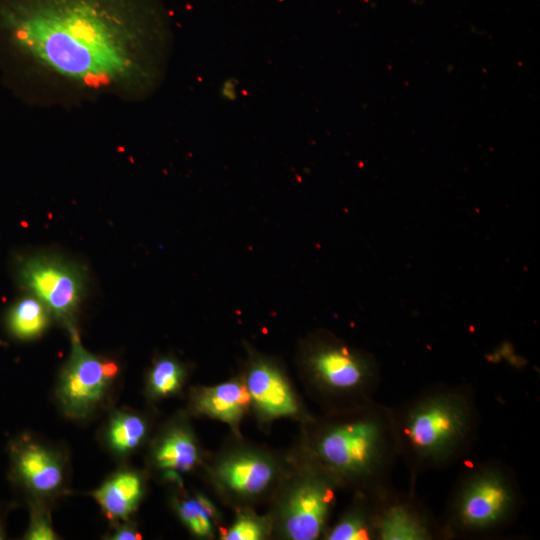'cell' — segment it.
<instances>
[{"instance_id": "cell-20", "label": "cell", "mask_w": 540, "mask_h": 540, "mask_svg": "<svg viewBox=\"0 0 540 540\" xmlns=\"http://www.w3.org/2000/svg\"><path fill=\"white\" fill-rule=\"evenodd\" d=\"M177 512L185 525L197 536L206 537L212 533L211 518L215 514L213 504L204 496L187 499L176 505Z\"/></svg>"}, {"instance_id": "cell-16", "label": "cell", "mask_w": 540, "mask_h": 540, "mask_svg": "<svg viewBox=\"0 0 540 540\" xmlns=\"http://www.w3.org/2000/svg\"><path fill=\"white\" fill-rule=\"evenodd\" d=\"M51 314L41 300L30 294L12 306L7 318L8 327L20 339H33L49 326Z\"/></svg>"}, {"instance_id": "cell-9", "label": "cell", "mask_w": 540, "mask_h": 540, "mask_svg": "<svg viewBox=\"0 0 540 540\" xmlns=\"http://www.w3.org/2000/svg\"><path fill=\"white\" fill-rule=\"evenodd\" d=\"M246 387L251 400L266 416H289L298 411L297 402L285 378L269 361L255 359L252 362Z\"/></svg>"}, {"instance_id": "cell-24", "label": "cell", "mask_w": 540, "mask_h": 540, "mask_svg": "<svg viewBox=\"0 0 540 540\" xmlns=\"http://www.w3.org/2000/svg\"><path fill=\"white\" fill-rule=\"evenodd\" d=\"M1 538H2V532H1V530H0V539H1Z\"/></svg>"}, {"instance_id": "cell-14", "label": "cell", "mask_w": 540, "mask_h": 540, "mask_svg": "<svg viewBox=\"0 0 540 540\" xmlns=\"http://www.w3.org/2000/svg\"><path fill=\"white\" fill-rule=\"evenodd\" d=\"M250 400L246 386L230 381L203 389L196 398V408L208 416L234 424Z\"/></svg>"}, {"instance_id": "cell-13", "label": "cell", "mask_w": 540, "mask_h": 540, "mask_svg": "<svg viewBox=\"0 0 540 540\" xmlns=\"http://www.w3.org/2000/svg\"><path fill=\"white\" fill-rule=\"evenodd\" d=\"M143 494L141 477L133 471H122L103 483L93 496L108 518H127L136 509Z\"/></svg>"}, {"instance_id": "cell-12", "label": "cell", "mask_w": 540, "mask_h": 540, "mask_svg": "<svg viewBox=\"0 0 540 540\" xmlns=\"http://www.w3.org/2000/svg\"><path fill=\"white\" fill-rule=\"evenodd\" d=\"M217 474L229 489L243 495H255L270 484L274 470L271 463L261 456L241 454L223 462Z\"/></svg>"}, {"instance_id": "cell-10", "label": "cell", "mask_w": 540, "mask_h": 540, "mask_svg": "<svg viewBox=\"0 0 540 540\" xmlns=\"http://www.w3.org/2000/svg\"><path fill=\"white\" fill-rule=\"evenodd\" d=\"M375 538L381 540H427L432 538L429 521L405 500L382 495L374 511Z\"/></svg>"}, {"instance_id": "cell-3", "label": "cell", "mask_w": 540, "mask_h": 540, "mask_svg": "<svg viewBox=\"0 0 540 540\" xmlns=\"http://www.w3.org/2000/svg\"><path fill=\"white\" fill-rule=\"evenodd\" d=\"M397 452L392 413L384 408L329 426L316 444L323 467L350 481L384 479Z\"/></svg>"}, {"instance_id": "cell-8", "label": "cell", "mask_w": 540, "mask_h": 540, "mask_svg": "<svg viewBox=\"0 0 540 540\" xmlns=\"http://www.w3.org/2000/svg\"><path fill=\"white\" fill-rule=\"evenodd\" d=\"M334 501L327 476L303 480L289 495L283 512L286 534L294 540H313L321 535Z\"/></svg>"}, {"instance_id": "cell-6", "label": "cell", "mask_w": 540, "mask_h": 540, "mask_svg": "<svg viewBox=\"0 0 540 540\" xmlns=\"http://www.w3.org/2000/svg\"><path fill=\"white\" fill-rule=\"evenodd\" d=\"M304 359L315 382L329 392L362 393L376 384L378 369L374 358L334 337L315 338Z\"/></svg>"}, {"instance_id": "cell-19", "label": "cell", "mask_w": 540, "mask_h": 540, "mask_svg": "<svg viewBox=\"0 0 540 540\" xmlns=\"http://www.w3.org/2000/svg\"><path fill=\"white\" fill-rule=\"evenodd\" d=\"M375 538L374 512L362 508L348 512L327 534L329 540H367Z\"/></svg>"}, {"instance_id": "cell-18", "label": "cell", "mask_w": 540, "mask_h": 540, "mask_svg": "<svg viewBox=\"0 0 540 540\" xmlns=\"http://www.w3.org/2000/svg\"><path fill=\"white\" fill-rule=\"evenodd\" d=\"M184 379V368L174 358L162 357L152 366L148 376L151 395L163 397L177 392Z\"/></svg>"}, {"instance_id": "cell-2", "label": "cell", "mask_w": 540, "mask_h": 540, "mask_svg": "<svg viewBox=\"0 0 540 540\" xmlns=\"http://www.w3.org/2000/svg\"><path fill=\"white\" fill-rule=\"evenodd\" d=\"M397 451L416 467H440L472 439L475 410L464 390L426 392L392 414Z\"/></svg>"}, {"instance_id": "cell-11", "label": "cell", "mask_w": 540, "mask_h": 540, "mask_svg": "<svg viewBox=\"0 0 540 540\" xmlns=\"http://www.w3.org/2000/svg\"><path fill=\"white\" fill-rule=\"evenodd\" d=\"M15 468L20 480L39 495L56 492L63 482V464L58 454L36 443L19 447Z\"/></svg>"}, {"instance_id": "cell-15", "label": "cell", "mask_w": 540, "mask_h": 540, "mask_svg": "<svg viewBox=\"0 0 540 540\" xmlns=\"http://www.w3.org/2000/svg\"><path fill=\"white\" fill-rule=\"evenodd\" d=\"M154 460L159 468L168 472L188 471L198 460L197 446L190 433L174 429L156 446Z\"/></svg>"}, {"instance_id": "cell-4", "label": "cell", "mask_w": 540, "mask_h": 540, "mask_svg": "<svg viewBox=\"0 0 540 540\" xmlns=\"http://www.w3.org/2000/svg\"><path fill=\"white\" fill-rule=\"evenodd\" d=\"M518 503L512 479L496 465L472 468L461 480L448 513L453 532L480 533L509 520Z\"/></svg>"}, {"instance_id": "cell-5", "label": "cell", "mask_w": 540, "mask_h": 540, "mask_svg": "<svg viewBox=\"0 0 540 540\" xmlns=\"http://www.w3.org/2000/svg\"><path fill=\"white\" fill-rule=\"evenodd\" d=\"M19 278L30 294L68 328L72 327L86 289V273L81 265L57 255L38 254L21 262Z\"/></svg>"}, {"instance_id": "cell-17", "label": "cell", "mask_w": 540, "mask_h": 540, "mask_svg": "<svg viewBox=\"0 0 540 540\" xmlns=\"http://www.w3.org/2000/svg\"><path fill=\"white\" fill-rule=\"evenodd\" d=\"M146 435V423L138 415L126 412L116 413L107 429L109 447L118 454L134 450Z\"/></svg>"}, {"instance_id": "cell-22", "label": "cell", "mask_w": 540, "mask_h": 540, "mask_svg": "<svg viewBox=\"0 0 540 540\" xmlns=\"http://www.w3.org/2000/svg\"><path fill=\"white\" fill-rule=\"evenodd\" d=\"M26 539L29 540H54L56 535L51 525L48 513L36 507L32 511L31 523L26 533Z\"/></svg>"}, {"instance_id": "cell-7", "label": "cell", "mask_w": 540, "mask_h": 540, "mask_svg": "<svg viewBox=\"0 0 540 540\" xmlns=\"http://www.w3.org/2000/svg\"><path fill=\"white\" fill-rule=\"evenodd\" d=\"M69 330L71 351L59 376L57 398L66 415L84 418L104 398L118 367L86 350L76 329L72 326Z\"/></svg>"}, {"instance_id": "cell-21", "label": "cell", "mask_w": 540, "mask_h": 540, "mask_svg": "<svg viewBox=\"0 0 540 540\" xmlns=\"http://www.w3.org/2000/svg\"><path fill=\"white\" fill-rule=\"evenodd\" d=\"M264 528L261 522L253 517L242 515L223 536L225 540H258L263 538Z\"/></svg>"}, {"instance_id": "cell-23", "label": "cell", "mask_w": 540, "mask_h": 540, "mask_svg": "<svg viewBox=\"0 0 540 540\" xmlns=\"http://www.w3.org/2000/svg\"><path fill=\"white\" fill-rule=\"evenodd\" d=\"M140 538V534L134 528L128 525H123L118 528L111 537V539L114 540H136Z\"/></svg>"}, {"instance_id": "cell-1", "label": "cell", "mask_w": 540, "mask_h": 540, "mask_svg": "<svg viewBox=\"0 0 540 540\" xmlns=\"http://www.w3.org/2000/svg\"><path fill=\"white\" fill-rule=\"evenodd\" d=\"M172 43L162 0H0V79L30 106L147 100Z\"/></svg>"}]
</instances>
